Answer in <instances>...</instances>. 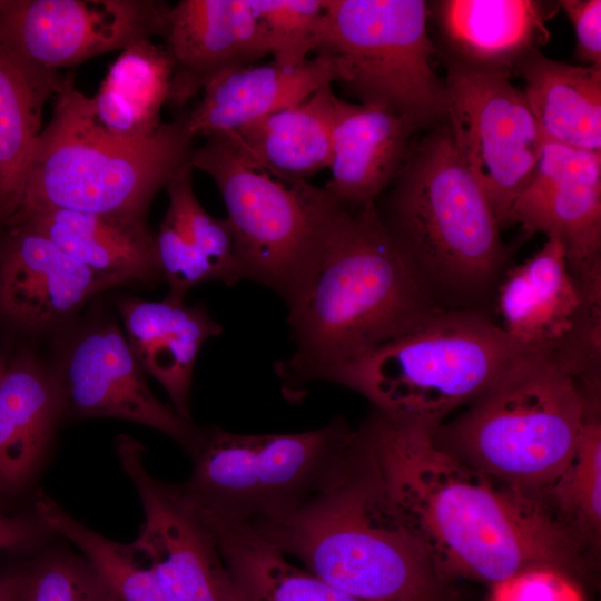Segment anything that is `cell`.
I'll use <instances>...</instances> for the list:
<instances>
[{"label": "cell", "instance_id": "32", "mask_svg": "<svg viewBox=\"0 0 601 601\" xmlns=\"http://www.w3.org/2000/svg\"><path fill=\"white\" fill-rule=\"evenodd\" d=\"M194 168L183 166L167 183L169 197L166 216L190 243L210 262L218 282L228 286L244 279L235 236L229 221L209 215L193 188Z\"/></svg>", "mask_w": 601, "mask_h": 601}, {"label": "cell", "instance_id": "13", "mask_svg": "<svg viewBox=\"0 0 601 601\" xmlns=\"http://www.w3.org/2000/svg\"><path fill=\"white\" fill-rule=\"evenodd\" d=\"M170 6L155 0H0V39L46 70L162 36Z\"/></svg>", "mask_w": 601, "mask_h": 601}, {"label": "cell", "instance_id": "16", "mask_svg": "<svg viewBox=\"0 0 601 601\" xmlns=\"http://www.w3.org/2000/svg\"><path fill=\"white\" fill-rule=\"evenodd\" d=\"M9 227L0 246V317L22 331H48L99 293L131 284L87 267L38 231Z\"/></svg>", "mask_w": 601, "mask_h": 601}, {"label": "cell", "instance_id": "24", "mask_svg": "<svg viewBox=\"0 0 601 601\" xmlns=\"http://www.w3.org/2000/svg\"><path fill=\"white\" fill-rule=\"evenodd\" d=\"M63 414L53 371L29 353L8 364L0 384V493L20 492L31 482Z\"/></svg>", "mask_w": 601, "mask_h": 601}, {"label": "cell", "instance_id": "40", "mask_svg": "<svg viewBox=\"0 0 601 601\" xmlns=\"http://www.w3.org/2000/svg\"><path fill=\"white\" fill-rule=\"evenodd\" d=\"M8 364L9 363L6 362V358L0 349V384L7 373Z\"/></svg>", "mask_w": 601, "mask_h": 601}, {"label": "cell", "instance_id": "12", "mask_svg": "<svg viewBox=\"0 0 601 601\" xmlns=\"http://www.w3.org/2000/svg\"><path fill=\"white\" fill-rule=\"evenodd\" d=\"M115 452L134 484L144 522L131 542L176 601H247L230 574L214 536L176 484L147 469L146 449L120 434Z\"/></svg>", "mask_w": 601, "mask_h": 601}, {"label": "cell", "instance_id": "27", "mask_svg": "<svg viewBox=\"0 0 601 601\" xmlns=\"http://www.w3.org/2000/svg\"><path fill=\"white\" fill-rule=\"evenodd\" d=\"M516 72L544 141L601 151V66H575L536 50Z\"/></svg>", "mask_w": 601, "mask_h": 601}, {"label": "cell", "instance_id": "25", "mask_svg": "<svg viewBox=\"0 0 601 601\" xmlns=\"http://www.w3.org/2000/svg\"><path fill=\"white\" fill-rule=\"evenodd\" d=\"M65 78L19 56L0 39V224L11 225L24 197L42 131V110Z\"/></svg>", "mask_w": 601, "mask_h": 601}, {"label": "cell", "instance_id": "37", "mask_svg": "<svg viewBox=\"0 0 601 601\" xmlns=\"http://www.w3.org/2000/svg\"><path fill=\"white\" fill-rule=\"evenodd\" d=\"M558 6L573 24L577 57L588 66H601V1L561 0Z\"/></svg>", "mask_w": 601, "mask_h": 601}, {"label": "cell", "instance_id": "2", "mask_svg": "<svg viewBox=\"0 0 601 601\" xmlns=\"http://www.w3.org/2000/svg\"><path fill=\"white\" fill-rule=\"evenodd\" d=\"M441 308L383 224L375 201L342 207L317 273L287 309L293 353L276 364L287 398L325 368L361 357Z\"/></svg>", "mask_w": 601, "mask_h": 601}, {"label": "cell", "instance_id": "19", "mask_svg": "<svg viewBox=\"0 0 601 601\" xmlns=\"http://www.w3.org/2000/svg\"><path fill=\"white\" fill-rule=\"evenodd\" d=\"M414 134L406 120L384 106L338 97L331 178L323 188L346 208L375 201L394 181Z\"/></svg>", "mask_w": 601, "mask_h": 601}, {"label": "cell", "instance_id": "20", "mask_svg": "<svg viewBox=\"0 0 601 601\" xmlns=\"http://www.w3.org/2000/svg\"><path fill=\"white\" fill-rule=\"evenodd\" d=\"M582 303L564 248L550 237L530 258L508 269L496 292L494 313L515 343L548 356L572 329Z\"/></svg>", "mask_w": 601, "mask_h": 601}, {"label": "cell", "instance_id": "6", "mask_svg": "<svg viewBox=\"0 0 601 601\" xmlns=\"http://www.w3.org/2000/svg\"><path fill=\"white\" fill-rule=\"evenodd\" d=\"M592 398L546 355L530 353L462 414L436 427L432 440L450 456L540 503L570 460Z\"/></svg>", "mask_w": 601, "mask_h": 601}, {"label": "cell", "instance_id": "28", "mask_svg": "<svg viewBox=\"0 0 601 601\" xmlns=\"http://www.w3.org/2000/svg\"><path fill=\"white\" fill-rule=\"evenodd\" d=\"M187 503L214 536L247 601H359L293 564L248 525Z\"/></svg>", "mask_w": 601, "mask_h": 601}, {"label": "cell", "instance_id": "30", "mask_svg": "<svg viewBox=\"0 0 601 601\" xmlns=\"http://www.w3.org/2000/svg\"><path fill=\"white\" fill-rule=\"evenodd\" d=\"M33 515L49 532L75 544L98 573L112 601H176L130 543L108 539L76 520L57 501L39 493Z\"/></svg>", "mask_w": 601, "mask_h": 601}, {"label": "cell", "instance_id": "18", "mask_svg": "<svg viewBox=\"0 0 601 601\" xmlns=\"http://www.w3.org/2000/svg\"><path fill=\"white\" fill-rule=\"evenodd\" d=\"M559 6L536 0H443L432 13L452 62L511 76L549 39L546 22Z\"/></svg>", "mask_w": 601, "mask_h": 601}, {"label": "cell", "instance_id": "23", "mask_svg": "<svg viewBox=\"0 0 601 601\" xmlns=\"http://www.w3.org/2000/svg\"><path fill=\"white\" fill-rule=\"evenodd\" d=\"M11 225L45 235L96 272L125 277L131 284L155 285L164 280L156 236L147 219L38 207L21 210Z\"/></svg>", "mask_w": 601, "mask_h": 601}, {"label": "cell", "instance_id": "1", "mask_svg": "<svg viewBox=\"0 0 601 601\" xmlns=\"http://www.w3.org/2000/svg\"><path fill=\"white\" fill-rule=\"evenodd\" d=\"M359 428L394 509L444 582L493 587L536 568L584 572V549L540 503L441 451L431 431L375 410Z\"/></svg>", "mask_w": 601, "mask_h": 601}, {"label": "cell", "instance_id": "33", "mask_svg": "<svg viewBox=\"0 0 601 601\" xmlns=\"http://www.w3.org/2000/svg\"><path fill=\"white\" fill-rule=\"evenodd\" d=\"M249 3L274 61L295 67L313 55L325 0H249Z\"/></svg>", "mask_w": 601, "mask_h": 601}, {"label": "cell", "instance_id": "3", "mask_svg": "<svg viewBox=\"0 0 601 601\" xmlns=\"http://www.w3.org/2000/svg\"><path fill=\"white\" fill-rule=\"evenodd\" d=\"M252 529L359 601L442 597L445 582L394 509L359 427L347 460L324 490L284 519Z\"/></svg>", "mask_w": 601, "mask_h": 601}, {"label": "cell", "instance_id": "9", "mask_svg": "<svg viewBox=\"0 0 601 601\" xmlns=\"http://www.w3.org/2000/svg\"><path fill=\"white\" fill-rule=\"evenodd\" d=\"M355 434L342 416L299 433L200 430L191 474L176 485L189 502L226 520L250 528L275 522L334 480Z\"/></svg>", "mask_w": 601, "mask_h": 601}, {"label": "cell", "instance_id": "39", "mask_svg": "<svg viewBox=\"0 0 601 601\" xmlns=\"http://www.w3.org/2000/svg\"><path fill=\"white\" fill-rule=\"evenodd\" d=\"M21 571L0 574V601H19Z\"/></svg>", "mask_w": 601, "mask_h": 601}, {"label": "cell", "instance_id": "8", "mask_svg": "<svg viewBox=\"0 0 601 601\" xmlns=\"http://www.w3.org/2000/svg\"><path fill=\"white\" fill-rule=\"evenodd\" d=\"M191 167L216 184L227 209L244 279L276 293L287 309L311 286L343 207L323 187L275 177L227 134L195 147Z\"/></svg>", "mask_w": 601, "mask_h": 601}, {"label": "cell", "instance_id": "22", "mask_svg": "<svg viewBox=\"0 0 601 601\" xmlns=\"http://www.w3.org/2000/svg\"><path fill=\"white\" fill-rule=\"evenodd\" d=\"M118 309L125 336L135 357L165 388L171 407L193 423L190 387L199 351L205 342L223 332L206 306H187L166 296L160 302L122 298Z\"/></svg>", "mask_w": 601, "mask_h": 601}, {"label": "cell", "instance_id": "38", "mask_svg": "<svg viewBox=\"0 0 601 601\" xmlns=\"http://www.w3.org/2000/svg\"><path fill=\"white\" fill-rule=\"evenodd\" d=\"M48 533L35 515L10 516L0 512V550L22 551L33 548Z\"/></svg>", "mask_w": 601, "mask_h": 601}, {"label": "cell", "instance_id": "10", "mask_svg": "<svg viewBox=\"0 0 601 601\" xmlns=\"http://www.w3.org/2000/svg\"><path fill=\"white\" fill-rule=\"evenodd\" d=\"M423 0H325L313 55L337 60L336 83L359 104L384 106L415 132L445 122V85L435 75L437 50Z\"/></svg>", "mask_w": 601, "mask_h": 601}, {"label": "cell", "instance_id": "35", "mask_svg": "<svg viewBox=\"0 0 601 601\" xmlns=\"http://www.w3.org/2000/svg\"><path fill=\"white\" fill-rule=\"evenodd\" d=\"M155 236L160 272L169 286L168 298L184 302L194 286L218 280L210 262L166 215Z\"/></svg>", "mask_w": 601, "mask_h": 601}, {"label": "cell", "instance_id": "29", "mask_svg": "<svg viewBox=\"0 0 601 601\" xmlns=\"http://www.w3.org/2000/svg\"><path fill=\"white\" fill-rule=\"evenodd\" d=\"M171 62L162 46L151 40L125 47L110 66L98 92L90 98L92 114L106 130L124 137L152 135L162 124Z\"/></svg>", "mask_w": 601, "mask_h": 601}, {"label": "cell", "instance_id": "11", "mask_svg": "<svg viewBox=\"0 0 601 601\" xmlns=\"http://www.w3.org/2000/svg\"><path fill=\"white\" fill-rule=\"evenodd\" d=\"M444 85L452 144L504 228L539 164L544 146L539 125L510 76L450 61Z\"/></svg>", "mask_w": 601, "mask_h": 601}, {"label": "cell", "instance_id": "36", "mask_svg": "<svg viewBox=\"0 0 601 601\" xmlns=\"http://www.w3.org/2000/svg\"><path fill=\"white\" fill-rule=\"evenodd\" d=\"M490 601H582V597L571 577L536 568L491 587Z\"/></svg>", "mask_w": 601, "mask_h": 601}, {"label": "cell", "instance_id": "15", "mask_svg": "<svg viewBox=\"0 0 601 601\" xmlns=\"http://www.w3.org/2000/svg\"><path fill=\"white\" fill-rule=\"evenodd\" d=\"M560 240L572 276L601 273V151L544 141L508 225Z\"/></svg>", "mask_w": 601, "mask_h": 601}, {"label": "cell", "instance_id": "4", "mask_svg": "<svg viewBox=\"0 0 601 601\" xmlns=\"http://www.w3.org/2000/svg\"><path fill=\"white\" fill-rule=\"evenodd\" d=\"M388 188L377 211L432 299L444 309L492 316L510 253L494 209L459 158L445 122L412 141Z\"/></svg>", "mask_w": 601, "mask_h": 601}, {"label": "cell", "instance_id": "14", "mask_svg": "<svg viewBox=\"0 0 601 601\" xmlns=\"http://www.w3.org/2000/svg\"><path fill=\"white\" fill-rule=\"evenodd\" d=\"M53 373L65 414L134 422L162 433L189 455L195 451L200 428L154 395L146 372L116 323L96 324L78 334Z\"/></svg>", "mask_w": 601, "mask_h": 601}, {"label": "cell", "instance_id": "17", "mask_svg": "<svg viewBox=\"0 0 601 601\" xmlns=\"http://www.w3.org/2000/svg\"><path fill=\"white\" fill-rule=\"evenodd\" d=\"M161 38L171 62L167 104L176 109L219 76L268 56L249 0H180Z\"/></svg>", "mask_w": 601, "mask_h": 601}, {"label": "cell", "instance_id": "21", "mask_svg": "<svg viewBox=\"0 0 601 601\" xmlns=\"http://www.w3.org/2000/svg\"><path fill=\"white\" fill-rule=\"evenodd\" d=\"M338 62L316 55L299 66L272 60L228 71L205 87L201 100L186 115L189 132L208 137L233 132L264 116L294 107L316 90L337 82Z\"/></svg>", "mask_w": 601, "mask_h": 601}, {"label": "cell", "instance_id": "7", "mask_svg": "<svg viewBox=\"0 0 601 601\" xmlns=\"http://www.w3.org/2000/svg\"><path fill=\"white\" fill-rule=\"evenodd\" d=\"M530 353L485 313L441 309L370 353L323 370L315 382L347 387L386 417L433 432Z\"/></svg>", "mask_w": 601, "mask_h": 601}, {"label": "cell", "instance_id": "34", "mask_svg": "<svg viewBox=\"0 0 601 601\" xmlns=\"http://www.w3.org/2000/svg\"><path fill=\"white\" fill-rule=\"evenodd\" d=\"M19 601H112L83 558L61 550L41 554L21 571Z\"/></svg>", "mask_w": 601, "mask_h": 601}, {"label": "cell", "instance_id": "26", "mask_svg": "<svg viewBox=\"0 0 601 601\" xmlns=\"http://www.w3.org/2000/svg\"><path fill=\"white\" fill-rule=\"evenodd\" d=\"M337 96L326 85L300 104L227 132L255 164L275 177L307 180L327 168Z\"/></svg>", "mask_w": 601, "mask_h": 601}, {"label": "cell", "instance_id": "5", "mask_svg": "<svg viewBox=\"0 0 601 601\" xmlns=\"http://www.w3.org/2000/svg\"><path fill=\"white\" fill-rule=\"evenodd\" d=\"M55 96L51 119L32 154L21 210L52 207L147 219L157 193L190 162L195 137L186 115L162 122L152 135L124 137L98 124L90 97L72 79L65 78Z\"/></svg>", "mask_w": 601, "mask_h": 601}, {"label": "cell", "instance_id": "31", "mask_svg": "<svg viewBox=\"0 0 601 601\" xmlns=\"http://www.w3.org/2000/svg\"><path fill=\"white\" fill-rule=\"evenodd\" d=\"M584 549L599 550L601 536V400L589 401L575 449L540 500Z\"/></svg>", "mask_w": 601, "mask_h": 601}]
</instances>
